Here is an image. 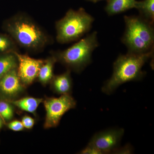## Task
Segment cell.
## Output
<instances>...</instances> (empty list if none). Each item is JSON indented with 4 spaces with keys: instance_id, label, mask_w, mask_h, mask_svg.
Masks as SVG:
<instances>
[{
    "instance_id": "cell-20",
    "label": "cell",
    "mask_w": 154,
    "mask_h": 154,
    "mask_svg": "<svg viewBox=\"0 0 154 154\" xmlns=\"http://www.w3.org/2000/svg\"><path fill=\"white\" fill-rule=\"evenodd\" d=\"M82 154H102V152L94 146L88 144V145L80 152Z\"/></svg>"
},
{
    "instance_id": "cell-12",
    "label": "cell",
    "mask_w": 154,
    "mask_h": 154,
    "mask_svg": "<svg viewBox=\"0 0 154 154\" xmlns=\"http://www.w3.org/2000/svg\"><path fill=\"white\" fill-rule=\"evenodd\" d=\"M57 62L55 58L52 55L45 60L44 62L39 69L37 79L42 85H47L50 82L54 75V68Z\"/></svg>"
},
{
    "instance_id": "cell-8",
    "label": "cell",
    "mask_w": 154,
    "mask_h": 154,
    "mask_svg": "<svg viewBox=\"0 0 154 154\" xmlns=\"http://www.w3.org/2000/svg\"><path fill=\"white\" fill-rule=\"evenodd\" d=\"M15 54L18 60L17 73L19 79L25 87L29 85L37 79L45 60L33 58L19 52H15Z\"/></svg>"
},
{
    "instance_id": "cell-17",
    "label": "cell",
    "mask_w": 154,
    "mask_h": 154,
    "mask_svg": "<svg viewBox=\"0 0 154 154\" xmlns=\"http://www.w3.org/2000/svg\"><path fill=\"white\" fill-rule=\"evenodd\" d=\"M14 114V110L11 103L6 100L0 99V115L3 121H10L13 118Z\"/></svg>"
},
{
    "instance_id": "cell-21",
    "label": "cell",
    "mask_w": 154,
    "mask_h": 154,
    "mask_svg": "<svg viewBox=\"0 0 154 154\" xmlns=\"http://www.w3.org/2000/svg\"><path fill=\"white\" fill-rule=\"evenodd\" d=\"M3 122H4V121H3V119L0 115V130L2 127Z\"/></svg>"
},
{
    "instance_id": "cell-10",
    "label": "cell",
    "mask_w": 154,
    "mask_h": 154,
    "mask_svg": "<svg viewBox=\"0 0 154 154\" xmlns=\"http://www.w3.org/2000/svg\"><path fill=\"white\" fill-rule=\"evenodd\" d=\"M50 83L53 91L56 94H70L72 88L71 71L68 69L62 74L54 76Z\"/></svg>"
},
{
    "instance_id": "cell-19",
    "label": "cell",
    "mask_w": 154,
    "mask_h": 154,
    "mask_svg": "<svg viewBox=\"0 0 154 154\" xmlns=\"http://www.w3.org/2000/svg\"><path fill=\"white\" fill-rule=\"evenodd\" d=\"M22 122L24 128L27 129H31L34 126L35 121L30 116H25L22 117Z\"/></svg>"
},
{
    "instance_id": "cell-5",
    "label": "cell",
    "mask_w": 154,
    "mask_h": 154,
    "mask_svg": "<svg viewBox=\"0 0 154 154\" xmlns=\"http://www.w3.org/2000/svg\"><path fill=\"white\" fill-rule=\"evenodd\" d=\"M94 20L83 8L77 11L69 9L55 22L57 41L63 44L78 41L91 30Z\"/></svg>"
},
{
    "instance_id": "cell-7",
    "label": "cell",
    "mask_w": 154,
    "mask_h": 154,
    "mask_svg": "<svg viewBox=\"0 0 154 154\" xmlns=\"http://www.w3.org/2000/svg\"><path fill=\"white\" fill-rule=\"evenodd\" d=\"M124 133L122 128L106 130L96 134L88 144L98 149L102 154L111 153L119 148Z\"/></svg>"
},
{
    "instance_id": "cell-16",
    "label": "cell",
    "mask_w": 154,
    "mask_h": 154,
    "mask_svg": "<svg viewBox=\"0 0 154 154\" xmlns=\"http://www.w3.org/2000/svg\"><path fill=\"white\" fill-rule=\"evenodd\" d=\"M19 52V46L10 35L0 33V54Z\"/></svg>"
},
{
    "instance_id": "cell-6",
    "label": "cell",
    "mask_w": 154,
    "mask_h": 154,
    "mask_svg": "<svg viewBox=\"0 0 154 154\" xmlns=\"http://www.w3.org/2000/svg\"><path fill=\"white\" fill-rule=\"evenodd\" d=\"M43 102L46 110L44 125L45 129L57 126L64 114L76 105V101L70 94L62 95L58 98H46Z\"/></svg>"
},
{
    "instance_id": "cell-11",
    "label": "cell",
    "mask_w": 154,
    "mask_h": 154,
    "mask_svg": "<svg viewBox=\"0 0 154 154\" xmlns=\"http://www.w3.org/2000/svg\"><path fill=\"white\" fill-rule=\"evenodd\" d=\"M105 11L108 16L117 15L135 8L136 0H107Z\"/></svg>"
},
{
    "instance_id": "cell-18",
    "label": "cell",
    "mask_w": 154,
    "mask_h": 154,
    "mask_svg": "<svg viewBox=\"0 0 154 154\" xmlns=\"http://www.w3.org/2000/svg\"><path fill=\"white\" fill-rule=\"evenodd\" d=\"M8 127L9 129L14 131H21L24 128L22 122L19 120H14L8 124Z\"/></svg>"
},
{
    "instance_id": "cell-4",
    "label": "cell",
    "mask_w": 154,
    "mask_h": 154,
    "mask_svg": "<svg viewBox=\"0 0 154 154\" xmlns=\"http://www.w3.org/2000/svg\"><path fill=\"white\" fill-rule=\"evenodd\" d=\"M99 45L97 32L94 31L69 48L52 51L51 54L55 58L57 62L66 67L68 69L80 73L91 63L92 54Z\"/></svg>"
},
{
    "instance_id": "cell-14",
    "label": "cell",
    "mask_w": 154,
    "mask_h": 154,
    "mask_svg": "<svg viewBox=\"0 0 154 154\" xmlns=\"http://www.w3.org/2000/svg\"><path fill=\"white\" fill-rule=\"evenodd\" d=\"M135 8L139 12V16L152 24L154 22V0H143L136 3Z\"/></svg>"
},
{
    "instance_id": "cell-2",
    "label": "cell",
    "mask_w": 154,
    "mask_h": 154,
    "mask_svg": "<svg viewBox=\"0 0 154 154\" xmlns=\"http://www.w3.org/2000/svg\"><path fill=\"white\" fill-rule=\"evenodd\" d=\"M153 55L154 50L143 54L127 53L119 56L113 63V75L105 82L102 92L109 95L124 83L141 80L146 75L142 67Z\"/></svg>"
},
{
    "instance_id": "cell-15",
    "label": "cell",
    "mask_w": 154,
    "mask_h": 154,
    "mask_svg": "<svg viewBox=\"0 0 154 154\" xmlns=\"http://www.w3.org/2000/svg\"><path fill=\"white\" fill-rule=\"evenodd\" d=\"M17 66L18 60L15 52L0 54V79Z\"/></svg>"
},
{
    "instance_id": "cell-22",
    "label": "cell",
    "mask_w": 154,
    "mask_h": 154,
    "mask_svg": "<svg viewBox=\"0 0 154 154\" xmlns=\"http://www.w3.org/2000/svg\"><path fill=\"white\" fill-rule=\"evenodd\" d=\"M86 1H90V2H93L94 3H96L97 2H99V1H103V0H86Z\"/></svg>"
},
{
    "instance_id": "cell-9",
    "label": "cell",
    "mask_w": 154,
    "mask_h": 154,
    "mask_svg": "<svg viewBox=\"0 0 154 154\" xmlns=\"http://www.w3.org/2000/svg\"><path fill=\"white\" fill-rule=\"evenodd\" d=\"M17 69L11 70L0 79V99L12 101L24 91L25 86L19 79Z\"/></svg>"
},
{
    "instance_id": "cell-3",
    "label": "cell",
    "mask_w": 154,
    "mask_h": 154,
    "mask_svg": "<svg viewBox=\"0 0 154 154\" xmlns=\"http://www.w3.org/2000/svg\"><path fill=\"white\" fill-rule=\"evenodd\" d=\"M125 30L122 42L128 53L140 54L154 50V24L139 16H124Z\"/></svg>"
},
{
    "instance_id": "cell-1",
    "label": "cell",
    "mask_w": 154,
    "mask_h": 154,
    "mask_svg": "<svg viewBox=\"0 0 154 154\" xmlns=\"http://www.w3.org/2000/svg\"><path fill=\"white\" fill-rule=\"evenodd\" d=\"M3 28L19 47L31 52L42 51L53 38L28 14L19 12L6 19Z\"/></svg>"
},
{
    "instance_id": "cell-13",
    "label": "cell",
    "mask_w": 154,
    "mask_h": 154,
    "mask_svg": "<svg viewBox=\"0 0 154 154\" xmlns=\"http://www.w3.org/2000/svg\"><path fill=\"white\" fill-rule=\"evenodd\" d=\"M44 99L42 98L27 97L22 99L9 101L12 105H14L20 109L29 113H34L37 107L43 102Z\"/></svg>"
}]
</instances>
